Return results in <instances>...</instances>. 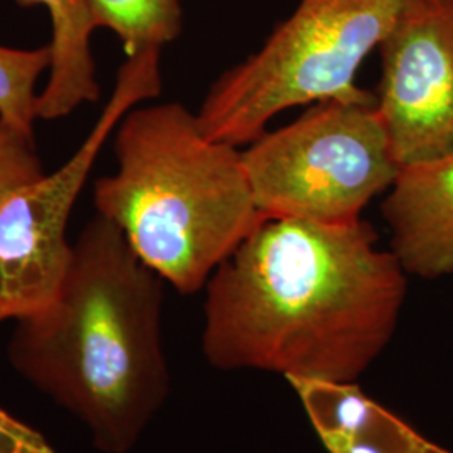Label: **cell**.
Segmentation results:
<instances>
[{"label": "cell", "mask_w": 453, "mask_h": 453, "mask_svg": "<svg viewBox=\"0 0 453 453\" xmlns=\"http://www.w3.org/2000/svg\"><path fill=\"white\" fill-rule=\"evenodd\" d=\"M376 110L400 166L453 153V0H410L380 46Z\"/></svg>", "instance_id": "52a82bcc"}, {"label": "cell", "mask_w": 453, "mask_h": 453, "mask_svg": "<svg viewBox=\"0 0 453 453\" xmlns=\"http://www.w3.org/2000/svg\"><path fill=\"white\" fill-rule=\"evenodd\" d=\"M329 453H452L376 403L357 383L288 380Z\"/></svg>", "instance_id": "9c48e42d"}, {"label": "cell", "mask_w": 453, "mask_h": 453, "mask_svg": "<svg viewBox=\"0 0 453 453\" xmlns=\"http://www.w3.org/2000/svg\"><path fill=\"white\" fill-rule=\"evenodd\" d=\"M44 5L50 17V65L46 86L37 97V119L54 121L101 96L91 35L97 29L89 0H17Z\"/></svg>", "instance_id": "30bf717a"}, {"label": "cell", "mask_w": 453, "mask_h": 453, "mask_svg": "<svg viewBox=\"0 0 453 453\" xmlns=\"http://www.w3.org/2000/svg\"><path fill=\"white\" fill-rule=\"evenodd\" d=\"M89 4L97 29L106 27L116 34L128 58L162 50L181 33L180 0H89Z\"/></svg>", "instance_id": "8fae6325"}, {"label": "cell", "mask_w": 453, "mask_h": 453, "mask_svg": "<svg viewBox=\"0 0 453 453\" xmlns=\"http://www.w3.org/2000/svg\"><path fill=\"white\" fill-rule=\"evenodd\" d=\"M363 219H267L205 284L202 351L219 370L357 383L393 338L408 274Z\"/></svg>", "instance_id": "6da1fadb"}, {"label": "cell", "mask_w": 453, "mask_h": 453, "mask_svg": "<svg viewBox=\"0 0 453 453\" xmlns=\"http://www.w3.org/2000/svg\"><path fill=\"white\" fill-rule=\"evenodd\" d=\"M162 50L131 56L119 67L113 93L81 146L54 173L0 202V324L46 308L73 257L67 226L104 143L119 119L162 93Z\"/></svg>", "instance_id": "8992f818"}, {"label": "cell", "mask_w": 453, "mask_h": 453, "mask_svg": "<svg viewBox=\"0 0 453 453\" xmlns=\"http://www.w3.org/2000/svg\"><path fill=\"white\" fill-rule=\"evenodd\" d=\"M163 280L96 215L73 243L56 297L17 321L11 366L81 421L101 453H128L170 391Z\"/></svg>", "instance_id": "7a4b0ae2"}, {"label": "cell", "mask_w": 453, "mask_h": 453, "mask_svg": "<svg viewBox=\"0 0 453 453\" xmlns=\"http://www.w3.org/2000/svg\"><path fill=\"white\" fill-rule=\"evenodd\" d=\"M0 453H56L33 426L0 408Z\"/></svg>", "instance_id": "5bb4252c"}, {"label": "cell", "mask_w": 453, "mask_h": 453, "mask_svg": "<svg viewBox=\"0 0 453 453\" xmlns=\"http://www.w3.org/2000/svg\"><path fill=\"white\" fill-rule=\"evenodd\" d=\"M113 134L116 172L95 181L96 215L180 294L203 289L267 220L242 151L205 136L196 113L177 101L131 108Z\"/></svg>", "instance_id": "3957f363"}, {"label": "cell", "mask_w": 453, "mask_h": 453, "mask_svg": "<svg viewBox=\"0 0 453 453\" xmlns=\"http://www.w3.org/2000/svg\"><path fill=\"white\" fill-rule=\"evenodd\" d=\"M410 0H299L259 50L211 84L196 118L215 142L249 145L294 106L372 101L357 74Z\"/></svg>", "instance_id": "277c9868"}, {"label": "cell", "mask_w": 453, "mask_h": 453, "mask_svg": "<svg viewBox=\"0 0 453 453\" xmlns=\"http://www.w3.org/2000/svg\"><path fill=\"white\" fill-rule=\"evenodd\" d=\"M50 65L49 46H0V119L34 134L37 119V81Z\"/></svg>", "instance_id": "7c38bea8"}, {"label": "cell", "mask_w": 453, "mask_h": 453, "mask_svg": "<svg viewBox=\"0 0 453 453\" xmlns=\"http://www.w3.org/2000/svg\"><path fill=\"white\" fill-rule=\"evenodd\" d=\"M391 252L408 275H453V153L406 165L383 202Z\"/></svg>", "instance_id": "ba28073f"}, {"label": "cell", "mask_w": 453, "mask_h": 453, "mask_svg": "<svg viewBox=\"0 0 453 453\" xmlns=\"http://www.w3.org/2000/svg\"><path fill=\"white\" fill-rule=\"evenodd\" d=\"M44 175L34 134L0 119V202Z\"/></svg>", "instance_id": "4fadbf2b"}, {"label": "cell", "mask_w": 453, "mask_h": 453, "mask_svg": "<svg viewBox=\"0 0 453 453\" xmlns=\"http://www.w3.org/2000/svg\"><path fill=\"white\" fill-rule=\"evenodd\" d=\"M254 200L267 219L324 226L361 220L400 173L372 101L326 99L242 151Z\"/></svg>", "instance_id": "5b68a950"}]
</instances>
